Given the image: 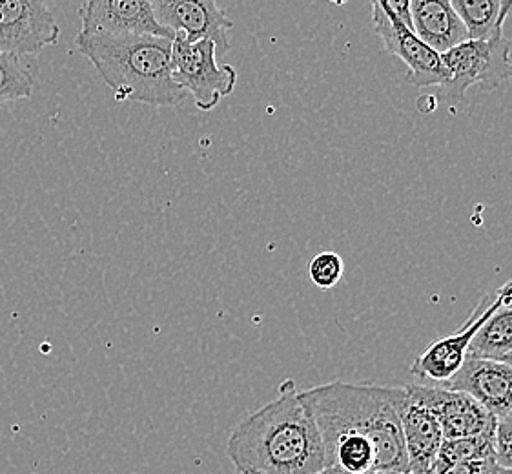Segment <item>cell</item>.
Segmentation results:
<instances>
[{"instance_id": "obj_1", "label": "cell", "mask_w": 512, "mask_h": 474, "mask_svg": "<svg viewBox=\"0 0 512 474\" xmlns=\"http://www.w3.org/2000/svg\"><path fill=\"white\" fill-rule=\"evenodd\" d=\"M226 454L237 474H316L327 467L318 425L296 383H281L276 400L241 420Z\"/></svg>"}, {"instance_id": "obj_2", "label": "cell", "mask_w": 512, "mask_h": 474, "mask_svg": "<svg viewBox=\"0 0 512 474\" xmlns=\"http://www.w3.org/2000/svg\"><path fill=\"white\" fill-rule=\"evenodd\" d=\"M321 440L338 434L365 436L374 447V471L410 474L401 429L405 387L332 382L299 392Z\"/></svg>"}, {"instance_id": "obj_3", "label": "cell", "mask_w": 512, "mask_h": 474, "mask_svg": "<svg viewBox=\"0 0 512 474\" xmlns=\"http://www.w3.org/2000/svg\"><path fill=\"white\" fill-rule=\"evenodd\" d=\"M174 37L84 33L75 48L115 93L117 101L175 106L186 99L172 77Z\"/></svg>"}, {"instance_id": "obj_4", "label": "cell", "mask_w": 512, "mask_h": 474, "mask_svg": "<svg viewBox=\"0 0 512 474\" xmlns=\"http://www.w3.org/2000/svg\"><path fill=\"white\" fill-rule=\"evenodd\" d=\"M449 83L440 88V101L456 103L472 86L494 90L512 84L511 41L503 35L485 41L461 42L441 53Z\"/></svg>"}, {"instance_id": "obj_5", "label": "cell", "mask_w": 512, "mask_h": 474, "mask_svg": "<svg viewBox=\"0 0 512 474\" xmlns=\"http://www.w3.org/2000/svg\"><path fill=\"white\" fill-rule=\"evenodd\" d=\"M172 77L175 84L194 97L203 112L214 110L223 97L236 90L237 72L232 66L217 64L214 41L190 42L183 33H175L172 46Z\"/></svg>"}, {"instance_id": "obj_6", "label": "cell", "mask_w": 512, "mask_h": 474, "mask_svg": "<svg viewBox=\"0 0 512 474\" xmlns=\"http://www.w3.org/2000/svg\"><path fill=\"white\" fill-rule=\"evenodd\" d=\"M511 303L512 279H509L496 292L482 298L469 321L463 323L460 332L434 341L420 358H416V361L410 365V374L421 380L423 385H441L451 380L463 365V361L467 360V351L478 330L482 329L483 323L489 320L494 312Z\"/></svg>"}, {"instance_id": "obj_7", "label": "cell", "mask_w": 512, "mask_h": 474, "mask_svg": "<svg viewBox=\"0 0 512 474\" xmlns=\"http://www.w3.org/2000/svg\"><path fill=\"white\" fill-rule=\"evenodd\" d=\"M59 37L61 26L48 0H0V52L35 57Z\"/></svg>"}, {"instance_id": "obj_8", "label": "cell", "mask_w": 512, "mask_h": 474, "mask_svg": "<svg viewBox=\"0 0 512 474\" xmlns=\"http://www.w3.org/2000/svg\"><path fill=\"white\" fill-rule=\"evenodd\" d=\"M372 2L374 31L387 52L392 53L409 66L410 84L418 88L445 86L449 83V72L441 61V55L434 52L429 44L421 41L414 31L407 28L390 13L381 0Z\"/></svg>"}, {"instance_id": "obj_9", "label": "cell", "mask_w": 512, "mask_h": 474, "mask_svg": "<svg viewBox=\"0 0 512 474\" xmlns=\"http://www.w3.org/2000/svg\"><path fill=\"white\" fill-rule=\"evenodd\" d=\"M405 391L436 416L443 440L496 431L498 418L465 392L441 385H407Z\"/></svg>"}, {"instance_id": "obj_10", "label": "cell", "mask_w": 512, "mask_h": 474, "mask_svg": "<svg viewBox=\"0 0 512 474\" xmlns=\"http://www.w3.org/2000/svg\"><path fill=\"white\" fill-rule=\"evenodd\" d=\"M155 19L170 33H183L190 42L210 39L217 55L230 50L228 31L232 19L217 6V0H152Z\"/></svg>"}, {"instance_id": "obj_11", "label": "cell", "mask_w": 512, "mask_h": 474, "mask_svg": "<svg viewBox=\"0 0 512 474\" xmlns=\"http://www.w3.org/2000/svg\"><path fill=\"white\" fill-rule=\"evenodd\" d=\"M79 19L84 33L174 37L155 19L152 0H86Z\"/></svg>"}, {"instance_id": "obj_12", "label": "cell", "mask_w": 512, "mask_h": 474, "mask_svg": "<svg viewBox=\"0 0 512 474\" xmlns=\"http://www.w3.org/2000/svg\"><path fill=\"white\" fill-rule=\"evenodd\" d=\"M441 387L469 394L498 420L511 414L512 367L505 361L467 356L451 380L441 383Z\"/></svg>"}, {"instance_id": "obj_13", "label": "cell", "mask_w": 512, "mask_h": 474, "mask_svg": "<svg viewBox=\"0 0 512 474\" xmlns=\"http://www.w3.org/2000/svg\"><path fill=\"white\" fill-rule=\"evenodd\" d=\"M400 418L410 474L429 473L443 444L440 423L425 405L412 400L409 394L401 407Z\"/></svg>"}, {"instance_id": "obj_14", "label": "cell", "mask_w": 512, "mask_h": 474, "mask_svg": "<svg viewBox=\"0 0 512 474\" xmlns=\"http://www.w3.org/2000/svg\"><path fill=\"white\" fill-rule=\"evenodd\" d=\"M410 17L414 33L440 55L469 41V31L449 0H412Z\"/></svg>"}, {"instance_id": "obj_15", "label": "cell", "mask_w": 512, "mask_h": 474, "mask_svg": "<svg viewBox=\"0 0 512 474\" xmlns=\"http://www.w3.org/2000/svg\"><path fill=\"white\" fill-rule=\"evenodd\" d=\"M512 352V303L494 312L474 336L467 356L502 361Z\"/></svg>"}, {"instance_id": "obj_16", "label": "cell", "mask_w": 512, "mask_h": 474, "mask_svg": "<svg viewBox=\"0 0 512 474\" xmlns=\"http://www.w3.org/2000/svg\"><path fill=\"white\" fill-rule=\"evenodd\" d=\"M472 41H485L503 35L500 15L502 0H449Z\"/></svg>"}, {"instance_id": "obj_17", "label": "cell", "mask_w": 512, "mask_h": 474, "mask_svg": "<svg viewBox=\"0 0 512 474\" xmlns=\"http://www.w3.org/2000/svg\"><path fill=\"white\" fill-rule=\"evenodd\" d=\"M494 433L476 434L465 438L443 440L434 465L461 464V462H480V460H496V442Z\"/></svg>"}, {"instance_id": "obj_18", "label": "cell", "mask_w": 512, "mask_h": 474, "mask_svg": "<svg viewBox=\"0 0 512 474\" xmlns=\"http://www.w3.org/2000/svg\"><path fill=\"white\" fill-rule=\"evenodd\" d=\"M35 79L19 55L0 52V104L30 99Z\"/></svg>"}, {"instance_id": "obj_19", "label": "cell", "mask_w": 512, "mask_h": 474, "mask_svg": "<svg viewBox=\"0 0 512 474\" xmlns=\"http://www.w3.org/2000/svg\"><path fill=\"white\" fill-rule=\"evenodd\" d=\"M343 272H345V263L341 256L328 250L316 254L308 265L310 281L321 290L334 289L343 278Z\"/></svg>"}, {"instance_id": "obj_20", "label": "cell", "mask_w": 512, "mask_h": 474, "mask_svg": "<svg viewBox=\"0 0 512 474\" xmlns=\"http://www.w3.org/2000/svg\"><path fill=\"white\" fill-rule=\"evenodd\" d=\"M496 465L512 469V416L500 418L496 423Z\"/></svg>"}, {"instance_id": "obj_21", "label": "cell", "mask_w": 512, "mask_h": 474, "mask_svg": "<svg viewBox=\"0 0 512 474\" xmlns=\"http://www.w3.org/2000/svg\"><path fill=\"white\" fill-rule=\"evenodd\" d=\"M496 467V460L480 462H461V464L434 465L432 474H491Z\"/></svg>"}, {"instance_id": "obj_22", "label": "cell", "mask_w": 512, "mask_h": 474, "mask_svg": "<svg viewBox=\"0 0 512 474\" xmlns=\"http://www.w3.org/2000/svg\"><path fill=\"white\" fill-rule=\"evenodd\" d=\"M410 4L412 0H385L383 6L398 19L403 22L407 28L412 30V17H410ZM414 31V30H412Z\"/></svg>"}, {"instance_id": "obj_23", "label": "cell", "mask_w": 512, "mask_h": 474, "mask_svg": "<svg viewBox=\"0 0 512 474\" xmlns=\"http://www.w3.org/2000/svg\"><path fill=\"white\" fill-rule=\"evenodd\" d=\"M512 13V0H502V15H500V24H505V21L509 19V15Z\"/></svg>"}, {"instance_id": "obj_24", "label": "cell", "mask_w": 512, "mask_h": 474, "mask_svg": "<svg viewBox=\"0 0 512 474\" xmlns=\"http://www.w3.org/2000/svg\"><path fill=\"white\" fill-rule=\"evenodd\" d=\"M491 474H512V469H505V467H500V465H496V467L492 469Z\"/></svg>"}, {"instance_id": "obj_25", "label": "cell", "mask_w": 512, "mask_h": 474, "mask_svg": "<svg viewBox=\"0 0 512 474\" xmlns=\"http://www.w3.org/2000/svg\"><path fill=\"white\" fill-rule=\"evenodd\" d=\"M328 2H332V4H336V6H345L349 0H328Z\"/></svg>"}, {"instance_id": "obj_26", "label": "cell", "mask_w": 512, "mask_h": 474, "mask_svg": "<svg viewBox=\"0 0 512 474\" xmlns=\"http://www.w3.org/2000/svg\"><path fill=\"white\" fill-rule=\"evenodd\" d=\"M502 361H505V363H509V365H511L512 367V352L511 354H507V356H505V358H503Z\"/></svg>"}, {"instance_id": "obj_27", "label": "cell", "mask_w": 512, "mask_h": 474, "mask_svg": "<svg viewBox=\"0 0 512 474\" xmlns=\"http://www.w3.org/2000/svg\"><path fill=\"white\" fill-rule=\"evenodd\" d=\"M425 474H432V471H429V473H425Z\"/></svg>"}, {"instance_id": "obj_28", "label": "cell", "mask_w": 512, "mask_h": 474, "mask_svg": "<svg viewBox=\"0 0 512 474\" xmlns=\"http://www.w3.org/2000/svg\"><path fill=\"white\" fill-rule=\"evenodd\" d=\"M509 416H512V411H511V414H509Z\"/></svg>"}, {"instance_id": "obj_29", "label": "cell", "mask_w": 512, "mask_h": 474, "mask_svg": "<svg viewBox=\"0 0 512 474\" xmlns=\"http://www.w3.org/2000/svg\"><path fill=\"white\" fill-rule=\"evenodd\" d=\"M381 2H385V0H381Z\"/></svg>"}, {"instance_id": "obj_30", "label": "cell", "mask_w": 512, "mask_h": 474, "mask_svg": "<svg viewBox=\"0 0 512 474\" xmlns=\"http://www.w3.org/2000/svg\"><path fill=\"white\" fill-rule=\"evenodd\" d=\"M396 474H398V473H396Z\"/></svg>"}]
</instances>
